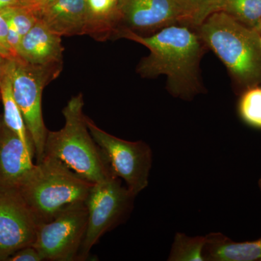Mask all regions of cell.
I'll return each mask as SVG.
<instances>
[{"instance_id": "1", "label": "cell", "mask_w": 261, "mask_h": 261, "mask_svg": "<svg viewBox=\"0 0 261 261\" xmlns=\"http://www.w3.org/2000/svg\"><path fill=\"white\" fill-rule=\"evenodd\" d=\"M116 35L142 44L149 49V56L137 66V73L141 76L154 78L166 75L168 92L186 100H191L205 90L200 75V63L205 44L191 27L184 24L170 25L149 37L120 28Z\"/></svg>"}, {"instance_id": "2", "label": "cell", "mask_w": 261, "mask_h": 261, "mask_svg": "<svg viewBox=\"0 0 261 261\" xmlns=\"http://www.w3.org/2000/svg\"><path fill=\"white\" fill-rule=\"evenodd\" d=\"M195 29L224 63L239 91L260 85V33L221 11L209 15Z\"/></svg>"}, {"instance_id": "3", "label": "cell", "mask_w": 261, "mask_h": 261, "mask_svg": "<svg viewBox=\"0 0 261 261\" xmlns=\"http://www.w3.org/2000/svg\"><path fill=\"white\" fill-rule=\"evenodd\" d=\"M84 106L82 94L68 101L63 110L64 126L56 132L48 130L44 156L59 160L81 177L95 183L114 174L89 132Z\"/></svg>"}, {"instance_id": "4", "label": "cell", "mask_w": 261, "mask_h": 261, "mask_svg": "<svg viewBox=\"0 0 261 261\" xmlns=\"http://www.w3.org/2000/svg\"><path fill=\"white\" fill-rule=\"evenodd\" d=\"M93 184L59 160L45 155L16 190L39 224L51 221L67 206L84 202Z\"/></svg>"}, {"instance_id": "5", "label": "cell", "mask_w": 261, "mask_h": 261, "mask_svg": "<svg viewBox=\"0 0 261 261\" xmlns=\"http://www.w3.org/2000/svg\"><path fill=\"white\" fill-rule=\"evenodd\" d=\"M12 88L23 115L34 146L37 162L44 157L48 130L43 120L42 100L44 87L61 73L63 65H37L20 58L8 60Z\"/></svg>"}, {"instance_id": "6", "label": "cell", "mask_w": 261, "mask_h": 261, "mask_svg": "<svg viewBox=\"0 0 261 261\" xmlns=\"http://www.w3.org/2000/svg\"><path fill=\"white\" fill-rule=\"evenodd\" d=\"M87 221L85 201L67 206L51 221L37 225L32 246L44 260H78Z\"/></svg>"}, {"instance_id": "7", "label": "cell", "mask_w": 261, "mask_h": 261, "mask_svg": "<svg viewBox=\"0 0 261 261\" xmlns=\"http://www.w3.org/2000/svg\"><path fill=\"white\" fill-rule=\"evenodd\" d=\"M135 197L116 176L92 185L85 200L88 221L78 260H86L101 237L124 218Z\"/></svg>"}, {"instance_id": "8", "label": "cell", "mask_w": 261, "mask_h": 261, "mask_svg": "<svg viewBox=\"0 0 261 261\" xmlns=\"http://www.w3.org/2000/svg\"><path fill=\"white\" fill-rule=\"evenodd\" d=\"M86 121L114 176L125 181L126 188L134 196L145 190L152 167V151L148 145L142 141L129 142L111 135L87 116Z\"/></svg>"}, {"instance_id": "9", "label": "cell", "mask_w": 261, "mask_h": 261, "mask_svg": "<svg viewBox=\"0 0 261 261\" xmlns=\"http://www.w3.org/2000/svg\"><path fill=\"white\" fill-rule=\"evenodd\" d=\"M118 27L136 33L185 23V0H118ZM117 29V30H118Z\"/></svg>"}, {"instance_id": "10", "label": "cell", "mask_w": 261, "mask_h": 261, "mask_svg": "<svg viewBox=\"0 0 261 261\" xmlns=\"http://www.w3.org/2000/svg\"><path fill=\"white\" fill-rule=\"evenodd\" d=\"M34 11L51 32L61 37L87 34L104 40L112 35L92 14L87 0H55Z\"/></svg>"}, {"instance_id": "11", "label": "cell", "mask_w": 261, "mask_h": 261, "mask_svg": "<svg viewBox=\"0 0 261 261\" xmlns=\"http://www.w3.org/2000/svg\"><path fill=\"white\" fill-rule=\"evenodd\" d=\"M37 225L16 190L0 188V261L32 245Z\"/></svg>"}, {"instance_id": "12", "label": "cell", "mask_w": 261, "mask_h": 261, "mask_svg": "<svg viewBox=\"0 0 261 261\" xmlns=\"http://www.w3.org/2000/svg\"><path fill=\"white\" fill-rule=\"evenodd\" d=\"M34 155L0 117V188L16 190L34 168Z\"/></svg>"}, {"instance_id": "13", "label": "cell", "mask_w": 261, "mask_h": 261, "mask_svg": "<svg viewBox=\"0 0 261 261\" xmlns=\"http://www.w3.org/2000/svg\"><path fill=\"white\" fill-rule=\"evenodd\" d=\"M61 37L38 18L20 42L18 58L37 65H63Z\"/></svg>"}, {"instance_id": "14", "label": "cell", "mask_w": 261, "mask_h": 261, "mask_svg": "<svg viewBox=\"0 0 261 261\" xmlns=\"http://www.w3.org/2000/svg\"><path fill=\"white\" fill-rule=\"evenodd\" d=\"M205 238V261H261V238L235 243L221 233H210Z\"/></svg>"}, {"instance_id": "15", "label": "cell", "mask_w": 261, "mask_h": 261, "mask_svg": "<svg viewBox=\"0 0 261 261\" xmlns=\"http://www.w3.org/2000/svg\"><path fill=\"white\" fill-rule=\"evenodd\" d=\"M0 99L3 102L4 110L3 118L5 125L15 132L21 139L24 144L34 152V146L25 126L23 115L13 95L8 61L4 74L0 81Z\"/></svg>"}, {"instance_id": "16", "label": "cell", "mask_w": 261, "mask_h": 261, "mask_svg": "<svg viewBox=\"0 0 261 261\" xmlns=\"http://www.w3.org/2000/svg\"><path fill=\"white\" fill-rule=\"evenodd\" d=\"M255 29L261 20V0H223L218 11Z\"/></svg>"}, {"instance_id": "17", "label": "cell", "mask_w": 261, "mask_h": 261, "mask_svg": "<svg viewBox=\"0 0 261 261\" xmlns=\"http://www.w3.org/2000/svg\"><path fill=\"white\" fill-rule=\"evenodd\" d=\"M205 237H189L185 233H176L175 235L169 261H205L203 249Z\"/></svg>"}, {"instance_id": "18", "label": "cell", "mask_w": 261, "mask_h": 261, "mask_svg": "<svg viewBox=\"0 0 261 261\" xmlns=\"http://www.w3.org/2000/svg\"><path fill=\"white\" fill-rule=\"evenodd\" d=\"M239 113L247 124L261 128V87L256 86L243 92Z\"/></svg>"}, {"instance_id": "19", "label": "cell", "mask_w": 261, "mask_h": 261, "mask_svg": "<svg viewBox=\"0 0 261 261\" xmlns=\"http://www.w3.org/2000/svg\"><path fill=\"white\" fill-rule=\"evenodd\" d=\"M223 0H185V25L195 29L209 15L217 12Z\"/></svg>"}, {"instance_id": "20", "label": "cell", "mask_w": 261, "mask_h": 261, "mask_svg": "<svg viewBox=\"0 0 261 261\" xmlns=\"http://www.w3.org/2000/svg\"><path fill=\"white\" fill-rule=\"evenodd\" d=\"M91 12L112 34L118 27L117 5L118 0H87Z\"/></svg>"}, {"instance_id": "21", "label": "cell", "mask_w": 261, "mask_h": 261, "mask_svg": "<svg viewBox=\"0 0 261 261\" xmlns=\"http://www.w3.org/2000/svg\"><path fill=\"white\" fill-rule=\"evenodd\" d=\"M42 255L35 247L30 245L15 252L8 258V261H42Z\"/></svg>"}, {"instance_id": "22", "label": "cell", "mask_w": 261, "mask_h": 261, "mask_svg": "<svg viewBox=\"0 0 261 261\" xmlns=\"http://www.w3.org/2000/svg\"><path fill=\"white\" fill-rule=\"evenodd\" d=\"M0 56L5 59L13 58L8 42V24L0 13Z\"/></svg>"}, {"instance_id": "23", "label": "cell", "mask_w": 261, "mask_h": 261, "mask_svg": "<svg viewBox=\"0 0 261 261\" xmlns=\"http://www.w3.org/2000/svg\"><path fill=\"white\" fill-rule=\"evenodd\" d=\"M18 5H21L19 0H0V12L10 7L18 6Z\"/></svg>"}, {"instance_id": "24", "label": "cell", "mask_w": 261, "mask_h": 261, "mask_svg": "<svg viewBox=\"0 0 261 261\" xmlns=\"http://www.w3.org/2000/svg\"><path fill=\"white\" fill-rule=\"evenodd\" d=\"M19 2H20V5L22 6L27 7V8L34 10L37 8L38 4H39V0H19Z\"/></svg>"}, {"instance_id": "25", "label": "cell", "mask_w": 261, "mask_h": 261, "mask_svg": "<svg viewBox=\"0 0 261 261\" xmlns=\"http://www.w3.org/2000/svg\"><path fill=\"white\" fill-rule=\"evenodd\" d=\"M7 61H8V59H5L3 57L0 56V81H1L3 74H4Z\"/></svg>"}, {"instance_id": "26", "label": "cell", "mask_w": 261, "mask_h": 261, "mask_svg": "<svg viewBox=\"0 0 261 261\" xmlns=\"http://www.w3.org/2000/svg\"><path fill=\"white\" fill-rule=\"evenodd\" d=\"M53 1H55V0H39V4H38L37 8L34 10H37L38 8H41V7L44 6V5L49 4V3H53Z\"/></svg>"}, {"instance_id": "27", "label": "cell", "mask_w": 261, "mask_h": 261, "mask_svg": "<svg viewBox=\"0 0 261 261\" xmlns=\"http://www.w3.org/2000/svg\"><path fill=\"white\" fill-rule=\"evenodd\" d=\"M255 30L257 31V32H258L261 34V20L260 21V23H258V25H257L256 28L255 29Z\"/></svg>"}, {"instance_id": "28", "label": "cell", "mask_w": 261, "mask_h": 261, "mask_svg": "<svg viewBox=\"0 0 261 261\" xmlns=\"http://www.w3.org/2000/svg\"><path fill=\"white\" fill-rule=\"evenodd\" d=\"M258 186L259 188H260V192H261V178H260V180H259L258 181Z\"/></svg>"}, {"instance_id": "29", "label": "cell", "mask_w": 261, "mask_h": 261, "mask_svg": "<svg viewBox=\"0 0 261 261\" xmlns=\"http://www.w3.org/2000/svg\"><path fill=\"white\" fill-rule=\"evenodd\" d=\"M260 44H261V34H260Z\"/></svg>"}]
</instances>
